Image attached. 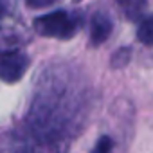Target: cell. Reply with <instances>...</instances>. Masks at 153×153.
<instances>
[{
	"label": "cell",
	"instance_id": "8",
	"mask_svg": "<svg viewBox=\"0 0 153 153\" xmlns=\"http://www.w3.org/2000/svg\"><path fill=\"white\" fill-rule=\"evenodd\" d=\"M56 2V0H25V4L29 6V7H49V6H52Z\"/></svg>",
	"mask_w": 153,
	"mask_h": 153
},
{
	"label": "cell",
	"instance_id": "3",
	"mask_svg": "<svg viewBox=\"0 0 153 153\" xmlns=\"http://www.w3.org/2000/svg\"><path fill=\"white\" fill-rule=\"evenodd\" d=\"M112 29H114V22L106 13H103V11L94 13V16L90 18V42H92V45L105 43L108 40V36L112 34Z\"/></svg>",
	"mask_w": 153,
	"mask_h": 153
},
{
	"label": "cell",
	"instance_id": "4",
	"mask_svg": "<svg viewBox=\"0 0 153 153\" xmlns=\"http://www.w3.org/2000/svg\"><path fill=\"white\" fill-rule=\"evenodd\" d=\"M117 4L130 20H137L146 7V0H117Z\"/></svg>",
	"mask_w": 153,
	"mask_h": 153
},
{
	"label": "cell",
	"instance_id": "5",
	"mask_svg": "<svg viewBox=\"0 0 153 153\" xmlns=\"http://www.w3.org/2000/svg\"><path fill=\"white\" fill-rule=\"evenodd\" d=\"M137 38L140 43L153 47V15L140 20V24L137 27Z\"/></svg>",
	"mask_w": 153,
	"mask_h": 153
},
{
	"label": "cell",
	"instance_id": "2",
	"mask_svg": "<svg viewBox=\"0 0 153 153\" xmlns=\"http://www.w3.org/2000/svg\"><path fill=\"white\" fill-rule=\"evenodd\" d=\"M29 68L27 54L20 51L0 52V79L4 83H16L24 78Z\"/></svg>",
	"mask_w": 153,
	"mask_h": 153
},
{
	"label": "cell",
	"instance_id": "6",
	"mask_svg": "<svg viewBox=\"0 0 153 153\" xmlns=\"http://www.w3.org/2000/svg\"><path fill=\"white\" fill-rule=\"evenodd\" d=\"M130 58H131V51H130L128 47H123V49H119V51L112 56V67H114V68H121V67L128 65Z\"/></svg>",
	"mask_w": 153,
	"mask_h": 153
},
{
	"label": "cell",
	"instance_id": "1",
	"mask_svg": "<svg viewBox=\"0 0 153 153\" xmlns=\"http://www.w3.org/2000/svg\"><path fill=\"white\" fill-rule=\"evenodd\" d=\"M78 27H79L78 18L67 11H52L34 20V31L47 38H59V40L72 38Z\"/></svg>",
	"mask_w": 153,
	"mask_h": 153
},
{
	"label": "cell",
	"instance_id": "7",
	"mask_svg": "<svg viewBox=\"0 0 153 153\" xmlns=\"http://www.w3.org/2000/svg\"><path fill=\"white\" fill-rule=\"evenodd\" d=\"M112 149H114V140L108 135H103V137H99V140L96 142V146L90 153H112Z\"/></svg>",
	"mask_w": 153,
	"mask_h": 153
}]
</instances>
